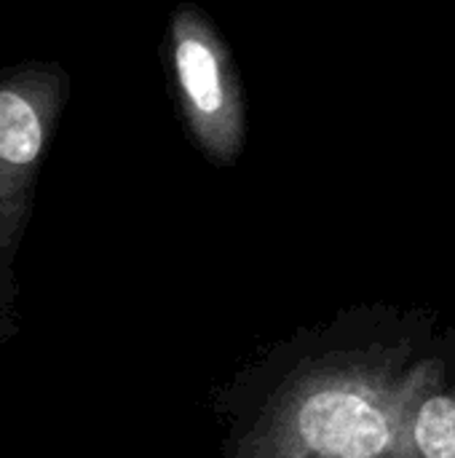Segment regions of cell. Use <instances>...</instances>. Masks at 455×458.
I'll return each mask as SVG.
<instances>
[{"mask_svg": "<svg viewBox=\"0 0 455 458\" xmlns=\"http://www.w3.org/2000/svg\"><path fill=\"white\" fill-rule=\"evenodd\" d=\"M172 62L182 102L201 142L215 153L231 156L241 137V107L220 43L201 21L180 19L174 27Z\"/></svg>", "mask_w": 455, "mask_h": 458, "instance_id": "7a4b0ae2", "label": "cell"}, {"mask_svg": "<svg viewBox=\"0 0 455 458\" xmlns=\"http://www.w3.org/2000/svg\"><path fill=\"white\" fill-rule=\"evenodd\" d=\"M394 458H455V381L440 368L421 386Z\"/></svg>", "mask_w": 455, "mask_h": 458, "instance_id": "277c9868", "label": "cell"}, {"mask_svg": "<svg viewBox=\"0 0 455 458\" xmlns=\"http://www.w3.org/2000/svg\"><path fill=\"white\" fill-rule=\"evenodd\" d=\"M46 142V115L21 89H0V268L24 212V193Z\"/></svg>", "mask_w": 455, "mask_h": 458, "instance_id": "3957f363", "label": "cell"}, {"mask_svg": "<svg viewBox=\"0 0 455 458\" xmlns=\"http://www.w3.org/2000/svg\"><path fill=\"white\" fill-rule=\"evenodd\" d=\"M437 362L343 354L298 368L236 443L233 458H394Z\"/></svg>", "mask_w": 455, "mask_h": 458, "instance_id": "6da1fadb", "label": "cell"}]
</instances>
